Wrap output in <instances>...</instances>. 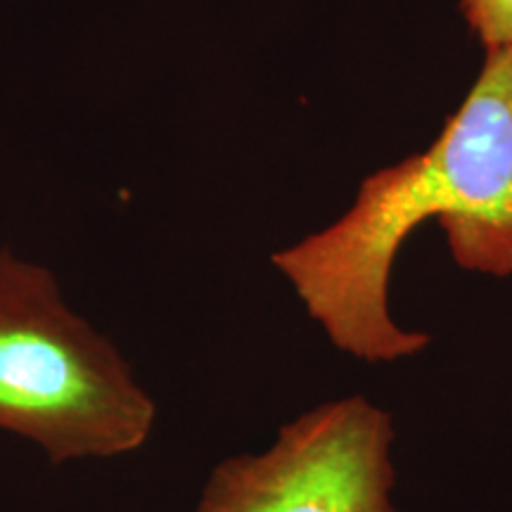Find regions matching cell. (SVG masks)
Masks as SVG:
<instances>
[{
  "mask_svg": "<svg viewBox=\"0 0 512 512\" xmlns=\"http://www.w3.org/2000/svg\"><path fill=\"white\" fill-rule=\"evenodd\" d=\"M427 219L444 228L458 266L512 273V46L486 50L477 83L430 150L368 176L342 219L273 254V264L337 349L399 361L430 344L387 309L396 254Z\"/></svg>",
  "mask_w": 512,
  "mask_h": 512,
  "instance_id": "1",
  "label": "cell"
},
{
  "mask_svg": "<svg viewBox=\"0 0 512 512\" xmlns=\"http://www.w3.org/2000/svg\"><path fill=\"white\" fill-rule=\"evenodd\" d=\"M157 408L126 358L69 309L48 268L0 252V430L53 463L117 458L152 437Z\"/></svg>",
  "mask_w": 512,
  "mask_h": 512,
  "instance_id": "2",
  "label": "cell"
},
{
  "mask_svg": "<svg viewBox=\"0 0 512 512\" xmlns=\"http://www.w3.org/2000/svg\"><path fill=\"white\" fill-rule=\"evenodd\" d=\"M392 441L375 403L328 401L287 422L264 453L223 460L197 512H396Z\"/></svg>",
  "mask_w": 512,
  "mask_h": 512,
  "instance_id": "3",
  "label": "cell"
},
{
  "mask_svg": "<svg viewBox=\"0 0 512 512\" xmlns=\"http://www.w3.org/2000/svg\"><path fill=\"white\" fill-rule=\"evenodd\" d=\"M460 10L486 50L512 46V0H460Z\"/></svg>",
  "mask_w": 512,
  "mask_h": 512,
  "instance_id": "4",
  "label": "cell"
}]
</instances>
